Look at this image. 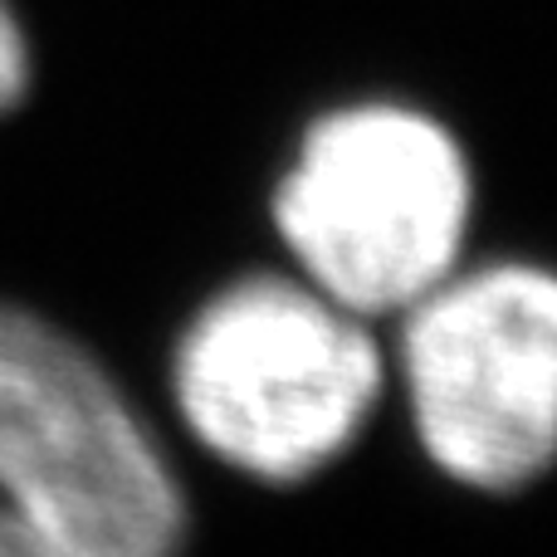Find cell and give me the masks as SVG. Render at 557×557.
I'll return each mask as SVG.
<instances>
[{
  "instance_id": "obj_1",
  "label": "cell",
  "mask_w": 557,
  "mask_h": 557,
  "mask_svg": "<svg viewBox=\"0 0 557 557\" xmlns=\"http://www.w3.org/2000/svg\"><path fill=\"white\" fill-rule=\"evenodd\" d=\"M182 539V490L117 382L0 304V557H176Z\"/></svg>"
},
{
  "instance_id": "obj_2",
  "label": "cell",
  "mask_w": 557,
  "mask_h": 557,
  "mask_svg": "<svg viewBox=\"0 0 557 557\" xmlns=\"http://www.w3.org/2000/svg\"><path fill=\"white\" fill-rule=\"evenodd\" d=\"M470 215L460 137L396 98L318 113L274 186V231L298 278L357 318L401 313L460 270Z\"/></svg>"
},
{
  "instance_id": "obj_3",
  "label": "cell",
  "mask_w": 557,
  "mask_h": 557,
  "mask_svg": "<svg viewBox=\"0 0 557 557\" xmlns=\"http://www.w3.org/2000/svg\"><path fill=\"white\" fill-rule=\"evenodd\" d=\"M172 382L206 450L255 480L294 484L362 435L386 362L362 318L308 278L245 274L196 308Z\"/></svg>"
},
{
  "instance_id": "obj_4",
  "label": "cell",
  "mask_w": 557,
  "mask_h": 557,
  "mask_svg": "<svg viewBox=\"0 0 557 557\" xmlns=\"http://www.w3.org/2000/svg\"><path fill=\"white\" fill-rule=\"evenodd\" d=\"M401 327L416 435L441 474L484 494L539 480L557 445V284L543 264L450 270Z\"/></svg>"
},
{
  "instance_id": "obj_5",
  "label": "cell",
  "mask_w": 557,
  "mask_h": 557,
  "mask_svg": "<svg viewBox=\"0 0 557 557\" xmlns=\"http://www.w3.org/2000/svg\"><path fill=\"white\" fill-rule=\"evenodd\" d=\"M29 88V39H25V25L15 20L10 0H0V113L25 98Z\"/></svg>"
}]
</instances>
